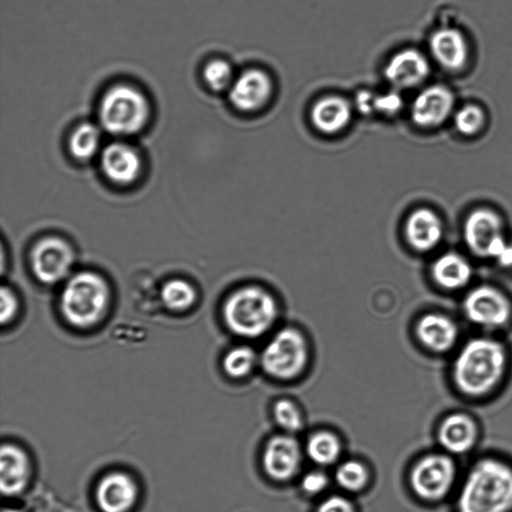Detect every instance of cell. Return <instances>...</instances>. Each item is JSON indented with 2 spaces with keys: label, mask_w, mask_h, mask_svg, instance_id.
Returning a JSON list of instances; mask_svg holds the SVG:
<instances>
[{
  "label": "cell",
  "mask_w": 512,
  "mask_h": 512,
  "mask_svg": "<svg viewBox=\"0 0 512 512\" xmlns=\"http://www.w3.org/2000/svg\"><path fill=\"white\" fill-rule=\"evenodd\" d=\"M457 512H512V464L494 456L468 469L456 496Z\"/></svg>",
  "instance_id": "obj_1"
},
{
  "label": "cell",
  "mask_w": 512,
  "mask_h": 512,
  "mask_svg": "<svg viewBox=\"0 0 512 512\" xmlns=\"http://www.w3.org/2000/svg\"><path fill=\"white\" fill-rule=\"evenodd\" d=\"M280 308L276 297L256 284L243 285L233 290L222 306V317L227 329L234 335L255 339L264 336L278 321Z\"/></svg>",
  "instance_id": "obj_2"
},
{
  "label": "cell",
  "mask_w": 512,
  "mask_h": 512,
  "mask_svg": "<svg viewBox=\"0 0 512 512\" xmlns=\"http://www.w3.org/2000/svg\"><path fill=\"white\" fill-rule=\"evenodd\" d=\"M506 367L503 346L492 339L470 340L459 352L453 369L458 389L470 397L489 393L501 380Z\"/></svg>",
  "instance_id": "obj_3"
},
{
  "label": "cell",
  "mask_w": 512,
  "mask_h": 512,
  "mask_svg": "<svg viewBox=\"0 0 512 512\" xmlns=\"http://www.w3.org/2000/svg\"><path fill=\"white\" fill-rule=\"evenodd\" d=\"M111 302L106 279L91 270L78 271L65 280L59 296V308L65 321L79 329L99 324Z\"/></svg>",
  "instance_id": "obj_4"
},
{
  "label": "cell",
  "mask_w": 512,
  "mask_h": 512,
  "mask_svg": "<svg viewBox=\"0 0 512 512\" xmlns=\"http://www.w3.org/2000/svg\"><path fill=\"white\" fill-rule=\"evenodd\" d=\"M99 121L113 135L130 136L140 132L150 118V103L133 85L120 83L106 90L99 103Z\"/></svg>",
  "instance_id": "obj_5"
},
{
  "label": "cell",
  "mask_w": 512,
  "mask_h": 512,
  "mask_svg": "<svg viewBox=\"0 0 512 512\" xmlns=\"http://www.w3.org/2000/svg\"><path fill=\"white\" fill-rule=\"evenodd\" d=\"M309 344L294 327L277 330L259 353V366L270 377L289 381L299 377L309 362Z\"/></svg>",
  "instance_id": "obj_6"
},
{
  "label": "cell",
  "mask_w": 512,
  "mask_h": 512,
  "mask_svg": "<svg viewBox=\"0 0 512 512\" xmlns=\"http://www.w3.org/2000/svg\"><path fill=\"white\" fill-rule=\"evenodd\" d=\"M457 465L446 452L428 453L412 467L410 485L413 492L426 502H438L446 498L457 481Z\"/></svg>",
  "instance_id": "obj_7"
},
{
  "label": "cell",
  "mask_w": 512,
  "mask_h": 512,
  "mask_svg": "<svg viewBox=\"0 0 512 512\" xmlns=\"http://www.w3.org/2000/svg\"><path fill=\"white\" fill-rule=\"evenodd\" d=\"M499 216L489 209H477L470 213L464 225V239L477 255L490 257L501 266H512V244L502 230Z\"/></svg>",
  "instance_id": "obj_8"
},
{
  "label": "cell",
  "mask_w": 512,
  "mask_h": 512,
  "mask_svg": "<svg viewBox=\"0 0 512 512\" xmlns=\"http://www.w3.org/2000/svg\"><path fill=\"white\" fill-rule=\"evenodd\" d=\"M29 259L35 278L42 284L54 285L68 279L75 253L64 238L47 235L34 243Z\"/></svg>",
  "instance_id": "obj_9"
},
{
  "label": "cell",
  "mask_w": 512,
  "mask_h": 512,
  "mask_svg": "<svg viewBox=\"0 0 512 512\" xmlns=\"http://www.w3.org/2000/svg\"><path fill=\"white\" fill-rule=\"evenodd\" d=\"M464 312L469 320L478 325L497 327L509 320L511 306L500 291L493 287L480 286L465 297Z\"/></svg>",
  "instance_id": "obj_10"
},
{
  "label": "cell",
  "mask_w": 512,
  "mask_h": 512,
  "mask_svg": "<svg viewBox=\"0 0 512 512\" xmlns=\"http://www.w3.org/2000/svg\"><path fill=\"white\" fill-rule=\"evenodd\" d=\"M302 452L298 441L290 434L272 437L266 444L262 463L266 474L274 480L286 481L298 472Z\"/></svg>",
  "instance_id": "obj_11"
},
{
  "label": "cell",
  "mask_w": 512,
  "mask_h": 512,
  "mask_svg": "<svg viewBox=\"0 0 512 512\" xmlns=\"http://www.w3.org/2000/svg\"><path fill=\"white\" fill-rule=\"evenodd\" d=\"M270 77L260 69H249L233 81L229 100L238 110L251 112L263 107L271 97Z\"/></svg>",
  "instance_id": "obj_12"
},
{
  "label": "cell",
  "mask_w": 512,
  "mask_h": 512,
  "mask_svg": "<svg viewBox=\"0 0 512 512\" xmlns=\"http://www.w3.org/2000/svg\"><path fill=\"white\" fill-rule=\"evenodd\" d=\"M479 429L475 420L463 412L447 415L438 426L437 440L444 452L464 455L476 445Z\"/></svg>",
  "instance_id": "obj_13"
},
{
  "label": "cell",
  "mask_w": 512,
  "mask_h": 512,
  "mask_svg": "<svg viewBox=\"0 0 512 512\" xmlns=\"http://www.w3.org/2000/svg\"><path fill=\"white\" fill-rule=\"evenodd\" d=\"M138 488L125 472H110L98 483L97 505L103 512H128L136 503Z\"/></svg>",
  "instance_id": "obj_14"
},
{
  "label": "cell",
  "mask_w": 512,
  "mask_h": 512,
  "mask_svg": "<svg viewBox=\"0 0 512 512\" xmlns=\"http://www.w3.org/2000/svg\"><path fill=\"white\" fill-rule=\"evenodd\" d=\"M100 162L105 176L119 185L134 182L142 168L140 154L133 146L123 142H114L106 146Z\"/></svg>",
  "instance_id": "obj_15"
},
{
  "label": "cell",
  "mask_w": 512,
  "mask_h": 512,
  "mask_svg": "<svg viewBox=\"0 0 512 512\" xmlns=\"http://www.w3.org/2000/svg\"><path fill=\"white\" fill-rule=\"evenodd\" d=\"M454 98L449 89L435 85L420 92L411 107V117L421 127L441 124L451 113Z\"/></svg>",
  "instance_id": "obj_16"
},
{
  "label": "cell",
  "mask_w": 512,
  "mask_h": 512,
  "mask_svg": "<svg viewBox=\"0 0 512 512\" xmlns=\"http://www.w3.org/2000/svg\"><path fill=\"white\" fill-rule=\"evenodd\" d=\"M428 74L427 59L415 49H405L396 53L384 69V75L388 82L401 89L419 85Z\"/></svg>",
  "instance_id": "obj_17"
},
{
  "label": "cell",
  "mask_w": 512,
  "mask_h": 512,
  "mask_svg": "<svg viewBox=\"0 0 512 512\" xmlns=\"http://www.w3.org/2000/svg\"><path fill=\"white\" fill-rule=\"evenodd\" d=\"M404 233L412 248L419 252H427L441 241L442 222L434 211L418 208L407 217Z\"/></svg>",
  "instance_id": "obj_18"
},
{
  "label": "cell",
  "mask_w": 512,
  "mask_h": 512,
  "mask_svg": "<svg viewBox=\"0 0 512 512\" xmlns=\"http://www.w3.org/2000/svg\"><path fill=\"white\" fill-rule=\"evenodd\" d=\"M31 473L27 454L14 444H4L0 452V486L3 495H17L26 487Z\"/></svg>",
  "instance_id": "obj_19"
},
{
  "label": "cell",
  "mask_w": 512,
  "mask_h": 512,
  "mask_svg": "<svg viewBox=\"0 0 512 512\" xmlns=\"http://www.w3.org/2000/svg\"><path fill=\"white\" fill-rule=\"evenodd\" d=\"M416 336L428 349L436 352L449 350L458 338L456 324L447 316L428 313L416 324Z\"/></svg>",
  "instance_id": "obj_20"
},
{
  "label": "cell",
  "mask_w": 512,
  "mask_h": 512,
  "mask_svg": "<svg viewBox=\"0 0 512 512\" xmlns=\"http://www.w3.org/2000/svg\"><path fill=\"white\" fill-rule=\"evenodd\" d=\"M350 119L351 105L340 96L321 98L311 110V121L322 133H337L348 125Z\"/></svg>",
  "instance_id": "obj_21"
},
{
  "label": "cell",
  "mask_w": 512,
  "mask_h": 512,
  "mask_svg": "<svg viewBox=\"0 0 512 512\" xmlns=\"http://www.w3.org/2000/svg\"><path fill=\"white\" fill-rule=\"evenodd\" d=\"M430 49L436 61L446 69H460L467 59L466 42L455 29L436 31L430 39Z\"/></svg>",
  "instance_id": "obj_22"
},
{
  "label": "cell",
  "mask_w": 512,
  "mask_h": 512,
  "mask_svg": "<svg viewBox=\"0 0 512 512\" xmlns=\"http://www.w3.org/2000/svg\"><path fill=\"white\" fill-rule=\"evenodd\" d=\"M432 275L440 286L457 289L468 283L472 269L462 256L456 253H446L434 261Z\"/></svg>",
  "instance_id": "obj_23"
},
{
  "label": "cell",
  "mask_w": 512,
  "mask_h": 512,
  "mask_svg": "<svg viewBox=\"0 0 512 512\" xmlns=\"http://www.w3.org/2000/svg\"><path fill=\"white\" fill-rule=\"evenodd\" d=\"M160 298L168 310L184 312L195 304L197 292L189 281L182 278H171L162 285Z\"/></svg>",
  "instance_id": "obj_24"
},
{
  "label": "cell",
  "mask_w": 512,
  "mask_h": 512,
  "mask_svg": "<svg viewBox=\"0 0 512 512\" xmlns=\"http://www.w3.org/2000/svg\"><path fill=\"white\" fill-rule=\"evenodd\" d=\"M257 366H259V353L245 344L230 348L222 359L223 371L233 379L249 376Z\"/></svg>",
  "instance_id": "obj_25"
},
{
  "label": "cell",
  "mask_w": 512,
  "mask_h": 512,
  "mask_svg": "<svg viewBox=\"0 0 512 512\" xmlns=\"http://www.w3.org/2000/svg\"><path fill=\"white\" fill-rule=\"evenodd\" d=\"M306 453L310 460L317 465H331L340 456L341 444L333 433L319 431L309 437L306 444Z\"/></svg>",
  "instance_id": "obj_26"
},
{
  "label": "cell",
  "mask_w": 512,
  "mask_h": 512,
  "mask_svg": "<svg viewBox=\"0 0 512 512\" xmlns=\"http://www.w3.org/2000/svg\"><path fill=\"white\" fill-rule=\"evenodd\" d=\"M101 131L97 125L84 122L78 125L69 139L71 154L79 160L92 158L100 147Z\"/></svg>",
  "instance_id": "obj_27"
},
{
  "label": "cell",
  "mask_w": 512,
  "mask_h": 512,
  "mask_svg": "<svg viewBox=\"0 0 512 512\" xmlns=\"http://www.w3.org/2000/svg\"><path fill=\"white\" fill-rule=\"evenodd\" d=\"M335 480L342 489L357 492L367 485L369 473L363 463L356 460H347L338 466L335 472Z\"/></svg>",
  "instance_id": "obj_28"
},
{
  "label": "cell",
  "mask_w": 512,
  "mask_h": 512,
  "mask_svg": "<svg viewBox=\"0 0 512 512\" xmlns=\"http://www.w3.org/2000/svg\"><path fill=\"white\" fill-rule=\"evenodd\" d=\"M273 416L276 423L288 434L299 431L303 418L299 408L288 399H280L273 406Z\"/></svg>",
  "instance_id": "obj_29"
},
{
  "label": "cell",
  "mask_w": 512,
  "mask_h": 512,
  "mask_svg": "<svg viewBox=\"0 0 512 512\" xmlns=\"http://www.w3.org/2000/svg\"><path fill=\"white\" fill-rule=\"evenodd\" d=\"M203 77L207 85L215 90L221 91L233 83V71L228 62L222 59H215L206 64L203 70Z\"/></svg>",
  "instance_id": "obj_30"
},
{
  "label": "cell",
  "mask_w": 512,
  "mask_h": 512,
  "mask_svg": "<svg viewBox=\"0 0 512 512\" xmlns=\"http://www.w3.org/2000/svg\"><path fill=\"white\" fill-rule=\"evenodd\" d=\"M454 121L460 133L472 135L482 127L484 114L479 107L467 105L456 113Z\"/></svg>",
  "instance_id": "obj_31"
},
{
  "label": "cell",
  "mask_w": 512,
  "mask_h": 512,
  "mask_svg": "<svg viewBox=\"0 0 512 512\" xmlns=\"http://www.w3.org/2000/svg\"><path fill=\"white\" fill-rule=\"evenodd\" d=\"M0 299V319L4 326L15 319L19 310V300L14 290L6 285L1 287Z\"/></svg>",
  "instance_id": "obj_32"
},
{
  "label": "cell",
  "mask_w": 512,
  "mask_h": 512,
  "mask_svg": "<svg viewBox=\"0 0 512 512\" xmlns=\"http://www.w3.org/2000/svg\"><path fill=\"white\" fill-rule=\"evenodd\" d=\"M329 483L328 476L320 470H314L306 473L301 479L302 490L311 495L323 492Z\"/></svg>",
  "instance_id": "obj_33"
},
{
  "label": "cell",
  "mask_w": 512,
  "mask_h": 512,
  "mask_svg": "<svg viewBox=\"0 0 512 512\" xmlns=\"http://www.w3.org/2000/svg\"><path fill=\"white\" fill-rule=\"evenodd\" d=\"M402 107V98L396 92H387L381 95H375L374 110L392 115L398 112Z\"/></svg>",
  "instance_id": "obj_34"
},
{
  "label": "cell",
  "mask_w": 512,
  "mask_h": 512,
  "mask_svg": "<svg viewBox=\"0 0 512 512\" xmlns=\"http://www.w3.org/2000/svg\"><path fill=\"white\" fill-rule=\"evenodd\" d=\"M316 512H355V509L347 498L334 495L323 500Z\"/></svg>",
  "instance_id": "obj_35"
},
{
  "label": "cell",
  "mask_w": 512,
  "mask_h": 512,
  "mask_svg": "<svg viewBox=\"0 0 512 512\" xmlns=\"http://www.w3.org/2000/svg\"><path fill=\"white\" fill-rule=\"evenodd\" d=\"M375 95L368 90H361L357 93L355 103L357 109L363 114H371L374 110Z\"/></svg>",
  "instance_id": "obj_36"
},
{
  "label": "cell",
  "mask_w": 512,
  "mask_h": 512,
  "mask_svg": "<svg viewBox=\"0 0 512 512\" xmlns=\"http://www.w3.org/2000/svg\"><path fill=\"white\" fill-rule=\"evenodd\" d=\"M3 512H19L15 509H6V510H3Z\"/></svg>",
  "instance_id": "obj_37"
}]
</instances>
